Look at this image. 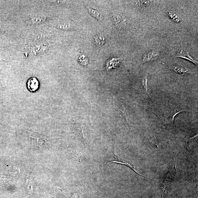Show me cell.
Masks as SVG:
<instances>
[{"label": "cell", "mask_w": 198, "mask_h": 198, "mask_svg": "<svg viewBox=\"0 0 198 198\" xmlns=\"http://www.w3.org/2000/svg\"><path fill=\"white\" fill-rule=\"evenodd\" d=\"M112 158V159L108 160L106 162H105V164H107V163H110V162H113V163L120 164L125 165L126 166L130 168L131 170L135 172L136 174H137L139 175L140 176L146 177H146L143 176V175H141L140 174L137 173V172L136 171L134 165L129 161L119 158L117 155H115V153H113Z\"/></svg>", "instance_id": "obj_1"}, {"label": "cell", "mask_w": 198, "mask_h": 198, "mask_svg": "<svg viewBox=\"0 0 198 198\" xmlns=\"http://www.w3.org/2000/svg\"><path fill=\"white\" fill-rule=\"evenodd\" d=\"M27 87L29 91L34 92L38 89L39 81L37 78L32 77L29 79L27 82Z\"/></svg>", "instance_id": "obj_2"}, {"label": "cell", "mask_w": 198, "mask_h": 198, "mask_svg": "<svg viewBox=\"0 0 198 198\" xmlns=\"http://www.w3.org/2000/svg\"><path fill=\"white\" fill-rule=\"evenodd\" d=\"M158 54L155 52H151L148 53L143 57V62H146L155 60L158 58Z\"/></svg>", "instance_id": "obj_3"}, {"label": "cell", "mask_w": 198, "mask_h": 198, "mask_svg": "<svg viewBox=\"0 0 198 198\" xmlns=\"http://www.w3.org/2000/svg\"><path fill=\"white\" fill-rule=\"evenodd\" d=\"M176 57L184 58V59H188V60L192 61V62H193L194 64H196V63H197L196 61H194L192 59V58L190 57V55H189L188 52L187 51L184 50H182L179 53L177 54Z\"/></svg>", "instance_id": "obj_4"}, {"label": "cell", "mask_w": 198, "mask_h": 198, "mask_svg": "<svg viewBox=\"0 0 198 198\" xmlns=\"http://www.w3.org/2000/svg\"><path fill=\"white\" fill-rule=\"evenodd\" d=\"M94 43L98 46H101L105 43V40L104 37L101 35L95 36L94 38Z\"/></svg>", "instance_id": "obj_5"}, {"label": "cell", "mask_w": 198, "mask_h": 198, "mask_svg": "<svg viewBox=\"0 0 198 198\" xmlns=\"http://www.w3.org/2000/svg\"><path fill=\"white\" fill-rule=\"evenodd\" d=\"M89 12L92 16L96 18L99 20H102V17L100 12L95 8L92 7H89L88 8Z\"/></svg>", "instance_id": "obj_6"}, {"label": "cell", "mask_w": 198, "mask_h": 198, "mask_svg": "<svg viewBox=\"0 0 198 198\" xmlns=\"http://www.w3.org/2000/svg\"><path fill=\"white\" fill-rule=\"evenodd\" d=\"M168 15L172 21L177 23L180 21V18L177 14L171 11H168Z\"/></svg>", "instance_id": "obj_7"}, {"label": "cell", "mask_w": 198, "mask_h": 198, "mask_svg": "<svg viewBox=\"0 0 198 198\" xmlns=\"http://www.w3.org/2000/svg\"><path fill=\"white\" fill-rule=\"evenodd\" d=\"M174 69L177 72L179 73H184L188 72V70L186 69L185 68L182 67V66L176 65L174 67Z\"/></svg>", "instance_id": "obj_8"}, {"label": "cell", "mask_w": 198, "mask_h": 198, "mask_svg": "<svg viewBox=\"0 0 198 198\" xmlns=\"http://www.w3.org/2000/svg\"><path fill=\"white\" fill-rule=\"evenodd\" d=\"M151 1H134V3H136V5H138L139 6L145 7H147L151 4Z\"/></svg>", "instance_id": "obj_9"}]
</instances>
